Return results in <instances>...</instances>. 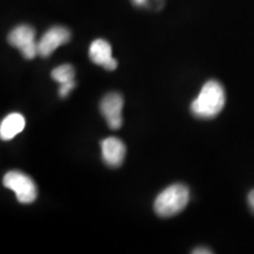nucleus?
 <instances>
[{
    "mask_svg": "<svg viewBox=\"0 0 254 254\" xmlns=\"http://www.w3.org/2000/svg\"><path fill=\"white\" fill-rule=\"evenodd\" d=\"M225 101L226 95L222 85L217 80H208L190 104V111L196 118L212 119L221 112Z\"/></svg>",
    "mask_w": 254,
    "mask_h": 254,
    "instance_id": "f257e3e1",
    "label": "nucleus"
},
{
    "mask_svg": "<svg viewBox=\"0 0 254 254\" xmlns=\"http://www.w3.org/2000/svg\"><path fill=\"white\" fill-rule=\"evenodd\" d=\"M190 201V190L184 184L168 186L154 200V211L159 217L170 218L183 211Z\"/></svg>",
    "mask_w": 254,
    "mask_h": 254,
    "instance_id": "f03ea898",
    "label": "nucleus"
},
{
    "mask_svg": "<svg viewBox=\"0 0 254 254\" xmlns=\"http://www.w3.org/2000/svg\"><path fill=\"white\" fill-rule=\"evenodd\" d=\"M4 186L13 190L17 200L21 204H31L37 199L38 190L36 183L26 173L9 171L4 176Z\"/></svg>",
    "mask_w": 254,
    "mask_h": 254,
    "instance_id": "7ed1b4c3",
    "label": "nucleus"
},
{
    "mask_svg": "<svg viewBox=\"0 0 254 254\" xmlns=\"http://www.w3.org/2000/svg\"><path fill=\"white\" fill-rule=\"evenodd\" d=\"M9 45L20 51L25 59L31 60L38 56V43L36 41V31L28 25H19L8 34Z\"/></svg>",
    "mask_w": 254,
    "mask_h": 254,
    "instance_id": "20e7f679",
    "label": "nucleus"
},
{
    "mask_svg": "<svg viewBox=\"0 0 254 254\" xmlns=\"http://www.w3.org/2000/svg\"><path fill=\"white\" fill-rule=\"evenodd\" d=\"M124 98L117 92H111L103 98L100 112L111 129H119L123 125Z\"/></svg>",
    "mask_w": 254,
    "mask_h": 254,
    "instance_id": "39448f33",
    "label": "nucleus"
},
{
    "mask_svg": "<svg viewBox=\"0 0 254 254\" xmlns=\"http://www.w3.org/2000/svg\"><path fill=\"white\" fill-rule=\"evenodd\" d=\"M69 39H71V32L66 27L55 26L50 28L38 41V56L47 58L59 46L67 44Z\"/></svg>",
    "mask_w": 254,
    "mask_h": 254,
    "instance_id": "423d86ee",
    "label": "nucleus"
},
{
    "mask_svg": "<svg viewBox=\"0 0 254 254\" xmlns=\"http://www.w3.org/2000/svg\"><path fill=\"white\" fill-rule=\"evenodd\" d=\"M88 57L95 65H100L106 71H114L118 67V62L112 57V47L104 39H97L88 49Z\"/></svg>",
    "mask_w": 254,
    "mask_h": 254,
    "instance_id": "0eeeda50",
    "label": "nucleus"
},
{
    "mask_svg": "<svg viewBox=\"0 0 254 254\" xmlns=\"http://www.w3.org/2000/svg\"><path fill=\"white\" fill-rule=\"evenodd\" d=\"M101 154L107 166L119 167L125 159L126 146L116 136H109L101 141Z\"/></svg>",
    "mask_w": 254,
    "mask_h": 254,
    "instance_id": "6e6552de",
    "label": "nucleus"
},
{
    "mask_svg": "<svg viewBox=\"0 0 254 254\" xmlns=\"http://www.w3.org/2000/svg\"><path fill=\"white\" fill-rule=\"evenodd\" d=\"M26 125L23 114L11 113L2 119L0 125V136L2 140H11L19 133L23 132Z\"/></svg>",
    "mask_w": 254,
    "mask_h": 254,
    "instance_id": "1a4fd4ad",
    "label": "nucleus"
},
{
    "mask_svg": "<svg viewBox=\"0 0 254 254\" xmlns=\"http://www.w3.org/2000/svg\"><path fill=\"white\" fill-rule=\"evenodd\" d=\"M74 68H73L72 65H68V64L58 66V67H56L52 72H51V77H52L53 80L59 82L60 85L74 80Z\"/></svg>",
    "mask_w": 254,
    "mask_h": 254,
    "instance_id": "9d476101",
    "label": "nucleus"
},
{
    "mask_svg": "<svg viewBox=\"0 0 254 254\" xmlns=\"http://www.w3.org/2000/svg\"><path fill=\"white\" fill-rule=\"evenodd\" d=\"M74 87H75V81L74 80L65 82V84H62V85H60V87H59V95L62 98H66L68 95L69 92H71Z\"/></svg>",
    "mask_w": 254,
    "mask_h": 254,
    "instance_id": "9b49d317",
    "label": "nucleus"
},
{
    "mask_svg": "<svg viewBox=\"0 0 254 254\" xmlns=\"http://www.w3.org/2000/svg\"><path fill=\"white\" fill-rule=\"evenodd\" d=\"M148 1L150 0H132V2L138 7H145V6L148 5Z\"/></svg>",
    "mask_w": 254,
    "mask_h": 254,
    "instance_id": "f8f14e48",
    "label": "nucleus"
},
{
    "mask_svg": "<svg viewBox=\"0 0 254 254\" xmlns=\"http://www.w3.org/2000/svg\"><path fill=\"white\" fill-rule=\"evenodd\" d=\"M249 205L252 211L254 212V190H251L249 194Z\"/></svg>",
    "mask_w": 254,
    "mask_h": 254,
    "instance_id": "ddd939ff",
    "label": "nucleus"
},
{
    "mask_svg": "<svg viewBox=\"0 0 254 254\" xmlns=\"http://www.w3.org/2000/svg\"><path fill=\"white\" fill-rule=\"evenodd\" d=\"M193 253H195V254L202 253V254H205V253H212V251L211 250H207V249H196V250L193 251Z\"/></svg>",
    "mask_w": 254,
    "mask_h": 254,
    "instance_id": "4468645a",
    "label": "nucleus"
}]
</instances>
